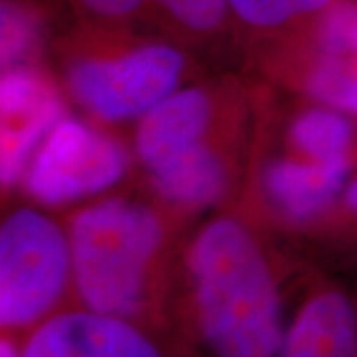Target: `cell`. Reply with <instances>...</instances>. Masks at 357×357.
<instances>
[{
	"label": "cell",
	"instance_id": "obj_1",
	"mask_svg": "<svg viewBox=\"0 0 357 357\" xmlns=\"http://www.w3.org/2000/svg\"><path fill=\"white\" fill-rule=\"evenodd\" d=\"M187 321L199 357H276L288 324L276 270L234 218L208 222L187 262Z\"/></svg>",
	"mask_w": 357,
	"mask_h": 357
},
{
	"label": "cell",
	"instance_id": "obj_2",
	"mask_svg": "<svg viewBox=\"0 0 357 357\" xmlns=\"http://www.w3.org/2000/svg\"><path fill=\"white\" fill-rule=\"evenodd\" d=\"M68 236L79 304L141 326L153 312L155 258L163 241L153 211L107 199L82 211Z\"/></svg>",
	"mask_w": 357,
	"mask_h": 357
},
{
	"label": "cell",
	"instance_id": "obj_3",
	"mask_svg": "<svg viewBox=\"0 0 357 357\" xmlns=\"http://www.w3.org/2000/svg\"><path fill=\"white\" fill-rule=\"evenodd\" d=\"M70 284L74 286V268L70 236L64 230L32 208H18L4 218L0 229L2 330L32 332L44 319L62 312L58 306Z\"/></svg>",
	"mask_w": 357,
	"mask_h": 357
},
{
	"label": "cell",
	"instance_id": "obj_4",
	"mask_svg": "<svg viewBox=\"0 0 357 357\" xmlns=\"http://www.w3.org/2000/svg\"><path fill=\"white\" fill-rule=\"evenodd\" d=\"M183 54L167 44H147L119 58L82 60L68 72L74 100L93 115L119 121L145 115L177 88Z\"/></svg>",
	"mask_w": 357,
	"mask_h": 357
},
{
	"label": "cell",
	"instance_id": "obj_5",
	"mask_svg": "<svg viewBox=\"0 0 357 357\" xmlns=\"http://www.w3.org/2000/svg\"><path fill=\"white\" fill-rule=\"evenodd\" d=\"M126 169L119 143L77 119H60L34 155L26 189L44 204L70 203L114 187Z\"/></svg>",
	"mask_w": 357,
	"mask_h": 357
},
{
	"label": "cell",
	"instance_id": "obj_6",
	"mask_svg": "<svg viewBox=\"0 0 357 357\" xmlns=\"http://www.w3.org/2000/svg\"><path fill=\"white\" fill-rule=\"evenodd\" d=\"M20 357H169L153 333L129 319L62 310L44 319L22 342Z\"/></svg>",
	"mask_w": 357,
	"mask_h": 357
},
{
	"label": "cell",
	"instance_id": "obj_7",
	"mask_svg": "<svg viewBox=\"0 0 357 357\" xmlns=\"http://www.w3.org/2000/svg\"><path fill=\"white\" fill-rule=\"evenodd\" d=\"M319 16L318 56L307 89L319 103L357 115V2L335 0Z\"/></svg>",
	"mask_w": 357,
	"mask_h": 357
},
{
	"label": "cell",
	"instance_id": "obj_8",
	"mask_svg": "<svg viewBox=\"0 0 357 357\" xmlns=\"http://www.w3.org/2000/svg\"><path fill=\"white\" fill-rule=\"evenodd\" d=\"M276 357H357L356 296L335 286L310 294Z\"/></svg>",
	"mask_w": 357,
	"mask_h": 357
},
{
	"label": "cell",
	"instance_id": "obj_9",
	"mask_svg": "<svg viewBox=\"0 0 357 357\" xmlns=\"http://www.w3.org/2000/svg\"><path fill=\"white\" fill-rule=\"evenodd\" d=\"M211 121V100L201 89L173 91L141 119L135 147L151 171L178 153L203 143Z\"/></svg>",
	"mask_w": 357,
	"mask_h": 357
},
{
	"label": "cell",
	"instance_id": "obj_10",
	"mask_svg": "<svg viewBox=\"0 0 357 357\" xmlns=\"http://www.w3.org/2000/svg\"><path fill=\"white\" fill-rule=\"evenodd\" d=\"M351 165H330L319 161H274L264 171V191L282 215L306 222L330 208L349 185Z\"/></svg>",
	"mask_w": 357,
	"mask_h": 357
},
{
	"label": "cell",
	"instance_id": "obj_11",
	"mask_svg": "<svg viewBox=\"0 0 357 357\" xmlns=\"http://www.w3.org/2000/svg\"><path fill=\"white\" fill-rule=\"evenodd\" d=\"M157 191L167 201L203 206L217 201L227 187V171L215 151L199 143L149 171Z\"/></svg>",
	"mask_w": 357,
	"mask_h": 357
},
{
	"label": "cell",
	"instance_id": "obj_12",
	"mask_svg": "<svg viewBox=\"0 0 357 357\" xmlns=\"http://www.w3.org/2000/svg\"><path fill=\"white\" fill-rule=\"evenodd\" d=\"M62 119V103L56 93L44 102L24 109L2 114V149L0 178L2 185H13L24 173L34 149Z\"/></svg>",
	"mask_w": 357,
	"mask_h": 357
},
{
	"label": "cell",
	"instance_id": "obj_13",
	"mask_svg": "<svg viewBox=\"0 0 357 357\" xmlns=\"http://www.w3.org/2000/svg\"><path fill=\"white\" fill-rule=\"evenodd\" d=\"M292 139L296 147L312 161L351 165L356 133L344 112L328 105L307 109L294 121Z\"/></svg>",
	"mask_w": 357,
	"mask_h": 357
},
{
	"label": "cell",
	"instance_id": "obj_14",
	"mask_svg": "<svg viewBox=\"0 0 357 357\" xmlns=\"http://www.w3.org/2000/svg\"><path fill=\"white\" fill-rule=\"evenodd\" d=\"M40 38L34 13L18 0H2L0 6V56L4 68H16L36 48Z\"/></svg>",
	"mask_w": 357,
	"mask_h": 357
},
{
	"label": "cell",
	"instance_id": "obj_15",
	"mask_svg": "<svg viewBox=\"0 0 357 357\" xmlns=\"http://www.w3.org/2000/svg\"><path fill=\"white\" fill-rule=\"evenodd\" d=\"M77 2L100 18H126L139 13L145 4H153V0H77Z\"/></svg>",
	"mask_w": 357,
	"mask_h": 357
},
{
	"label": "cell",
	"instance_id": "obj_16",
	"mask_svg": "<svg viewBox=\"0 0 357 357\" xmlns=\"http://www.w3.org/2000/svg\"><path fill=\"white\" fill-rule=\"evenodd\" d=\"M300 16H310V14H321L326 8H330L335 0H290Z\"/></svg>",
	"mask_w": 357,
	"mask_h": 357
},
{
	"label": "cell",
	"instance_id": "obj_17",
	"mask_svg": "<svg viewBox=\"0 0 357 357\" xmlns=\"http://www.w3.org/2000/svg\"><path fill=\"white\" fill-rule=\"evenodd\" d=\"M20 351H22V344L16 345L13 337L2 335V342H0V357H20Z\"/></svg>",
	"mask_w": 357,
	"mask_h": 357
},
{
	"label": "cell",
	"instance_id": "obj_18",
	"mask_svg": "<svg viewBox=\"0 0 357 357\" xmlns=\"http://www.w3.org/2000/svg\"><path fill=\"white\" fill-rule=\"evenodd\" d=\"M344 201L347 208L357 213V177L349 181V185H347V189L344 192Z\"/></svg>",
	"mask_w": 357,
	"mask_h": 357
}]
</instances>
